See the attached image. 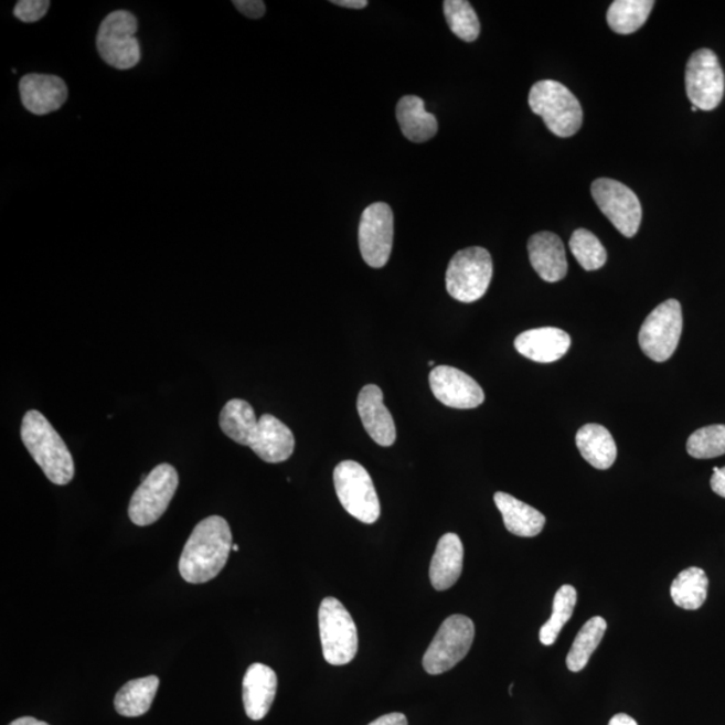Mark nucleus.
Returning <instances> with one entry per match:
<instances>
[{
	"label": "nucleus",
	"mask_w": 725,
	"mask_h": 725,
	"mask_svg": "<svg viewBox=\"0 0 725 725\" xmlns=\"http://www.w3.org/2000/svg\"><path fill=\"white\" fill-rule=\"evenodd\" d=\"M576 446L582 457L595 469L606 470L617 460V445L606 427L588 424L576 433Z\"/></svg>",
	"instance_id": "24"
},
{
	"label": "nucleus",
	"mask_w": 725,
	"mask_h": 725,
	"mask_svg": "<svg viewBox=\"0 0 725 725\" xmlns=\"http://www.w3.org/2000/svg\"><path fill=\"white\" fill-rule=\"evenodd\" d=\"M529 103L532 111L542 117L545 127L557 138H572L584 122L578 98L557 81H539L531 88Z\"/></svg>",
	"instance_id": "3"
},
{
	"label": "nucleus",
	"mask_w": 725,
	"mask_h": 725,
	"mask_svg": "<svg viewBox=\"0 0 725 725\" xmlns=\"http://www.w3.org/2000/svg\"><path fill=\"white\" fill-rule=\"evenodd\" d=\"M21 438L31 457L55 486H67L73 480L74 461L71 451L40 412L30 411L24 414Z\"/></svg>",
	"instance_id": "2"
},
{
	"label": "nucleus",
	"mask_w": 725,
	"mask_h": 725,
	"mask_svg": "<svg viewBox=\"0 0 725 725\" xmlns=\"http://www.w3.org/2000/svg\"><path fill=\"white\" fill-rule=\"evenodd\" d=\"M607 622L603 617H593L576 635L572 649L567 654L568 671L578 673L584 671L595 650L598 649L606 633Z\"/></svg>",
	"instance_id": "29"
},
{
	"label": "nucleus",
	"mask_w": 725,
	"mask_h": 725,
	"mask_svg": "<svg viewBox=\"0 0 725 725\" xmlns=\"http://www.w3.org/2000/svg\"><path fill=\"white\" fill-rule=\"evenodd\" d=\"M394 214L387 203L376 202L364 210L359 223V249L371 268L386 266L393 252Z\"/></svg>",
	"instance_id": "13"
},
{
	"label": "nucleus",
	"mask_w": 725,
	"mask_h": 725,
	"mask_svg": "<svg viewBox=\"0 0 725 725\" xmlns=\"http://www.w3.org/2000/svg\"><path fill=\"white\" fill-rule=\"evenodd\" d=\"M277 693V674L264 664H253L247 669L242 683L247 717L254 722L263 721L268 715Z\"/></svg>",
	"instance_id": "19"
},
{
	"label": "nucleus",
	"mask_w": 725,
	"mask_h": 725,
	"mask_svg": "<svg viewBox=\"0 0 725 725\" xmlns=\"http://www.w3.org/2000/svg\"><path fill=\"white\" fill-rule=\"evenodd\" d=\"M653 0H616L607 11V23L618 34H633L648 21Z\"/></svg>",
	"instance_id": "28"
},
{
	"label": "nucleus",
	"mask_w": 725,
	"mask_h": 725,
	"mask_svg": "<svg viewBox=\"0 0 725 725\" xmlns=\"http://www.w3.org/2000/svg\"><path fill=\"white\" fill-rule=\"evenodd\" d=\"M332 3L352 10H362L369 6L367 0H332Z\"/></svg>",
	"instance_id": "38"
},
{
	"label": "nucleus",
	"mask_w": 725,
	"mask_h": 725,
	"mask_svg": "<svg viewBox=\"0 0 725 725\" xmlns=\"http://www.w3.org/2000/svg\"><path fill=\"white\" fill-rule=\"evenodd\" d=\"M710 579L704 569L690 567L681 572L671 586L675 606L684 610H697L708 597Z\"/></svg>",
	"instance_id": "27"
},
{
	"label": "nucleus",
	"mask_w": 725,
	"mask_h": 725,
	"mask_svg": "<svg viewBox=\"0 0 725 725\" xmlns=\"http://www.w3.org/2000/svg\"><path fill=\"white\" fill-rule=\"evenodd\" d=\"M446 22L458 39L473 42L479 39L481 24L472 4L467 0H446L444 2Z\"/></svg>",
	"instance_id": "31"
},
{
	"label": "nucleus",
	"mask_w": 725,
	"mask_h": 725,
	"mask_svg": "<svg viewBox=\"0 0 725 725\" xmlns=\"http://www.w3.org/2000/svg\"><path fill=\"white\" fill-rule=\"evenodd\" d=\"M472 619L455 615L446 618L424 655V669L431 675L454 669L469 653L475 641Z\"/></svg>",
	"instance_id": "8"
},
{
	"label": "nucleus",
	"mask_w": 725,
	"mask_h": 725,
	"mask_svg": "<svg viewBox=\"0 0 725 725\" xmlns=\"http://www.w3.org/2000/svg\"><path fill=\"white\" fill-rule=\"evenodd\" d=\"M334 489L340 504L352 518L374 524L381 516V503L370 473L361 463L343 461L334 468Z\"/></svg>",
	"instance_id": "6"
},
{
	"label": "nucleus",
	"mask_w": 725,
	"mask_h": 725,
	"mask_svg": "<svg viewBox=\"0 0 725 725\" xmlns=\"http://www.w3.org/2000/svg\"><path fill=\"white\" fill-rule=\"evenodd\" d=\"M591 194L617 231L625 237H635L641 226L642 206L633 190L615 179L600 178L591 184Z\"/></svg>",
	"instance_id": "11"
},
{
	"label": "nucleus",
	"mask_w": 725,
	"mask_h": 725,
	"mask_svg": "<svg viewBox=\"0 0 725 725\" xmlns=\"http://www.w3.org/2000/svg\"><path fill=\"white\" fill-rule=\"evenodd\" d=\"M532 268L547 282H557L567 275L566 250L561 237L550 232L532 235L529 241Z\"/></svg>",
	"instance_id": "20"
},
{
	"label": "nucleus",
	"mask_w": 725,
	"mask_h": 725,
	"mask_svg": "<svg viewBox=\"0 0 725 725\" xmlns=\"http://www.w3.org/2000/svg\"><path fill=\"white\" fill-rule=\"evenodd\" d=\"M429 365H430V367H433V365H434V362H433V361H430V362H429Z\"/></svg>",
	"instance_id": "43"
},
{
	"label": "nucleus",
	"mask_w": 725,
	"mask_h": 725,
	"mask_svg": "<svg viewBox=\"0 0 725 725\" xmlns=\"http://www.w3.org/2000/svg\"><path fill=\"white\" fill-rule=\"evenodd\" d=\"M51 9L47 0H21L15 4L14 15L24 23H34L42 20Z\"/></svg>",
	"instance_id": "34"
},
{
	"label": "nucleus",
	"mask_w": 725,
	"mask_h": 725,
	"mask_svg": "<svg viewBox=\"0 0 725 725\" xmlns=\"http://www.w3.org/2000/svg\"><path fill=\"white\" fill-rule=\"evenodd\" d=\"M609 725H638V723L629 715L618 714L611 717Z\"/></svg>",
	"instance_id": "39"
},
{
	"label": "nucleus",
	"mask_w": 725,
	"mask_h": 725,
	"mask_svg": "<svg viewBox=\"0 0 725 725\" xmlns=\"http://www.w3.org/2000/svg\"><path fill=\"white\" fill-rule=\"evenodd\" d=\"M578 600V593L572 585H564L556 591L553 606V615H551L547 622L542 626L539 631V640L545 647H551L559 637L564 625L572 619Z\"/></svg>",
	"instance_id": "30"
},
{
	"label": "nucleus",
	"mask_w": 725,
	"mask_h": 725,
	"mask_svg": "<svg viewBox=\"0 0 725 725\" xmlns=\"http://www.w3.org/2000/svg\"><path fill=\"white\" fill-rule=\"evenodd\" d=\"M572 346V338L567 332L554 327L535 328L520 333L514 340V349L520 355L536 363H554L559 361Z\"/></svg>",
	"instance_id": "18"
},
{
	"label": "nucleus",
	"mask_w": 725,
	"mask_h": 725,
	"mask_svg": "<svg viewBox=\"0 0 725 725\" xmlns=\"http://www.w3.org/2000/svg\"><path fill=\"white\" fill-rule=\"evenodd\" d=\"M10 725H49L45 722L36 721L34 717H20L12 722Z\"/></svg>",
	"instance_id": "40"
},
{
	"label": "nucleus",
	"mask_w": 725,
	"mask_h": 725,
	"mask_svg": "<svg viewBox=\"0 0 725 725\" xmlns=\"http://www.w3.org/2000/svg\"><path fill=\"white\" fill-rule=\"evenodd\" d=\"M295 436L289 427L275 415L264 414L258 419L249 448L263 461L280 463L289 460L295 451Z\"/></svg>",
	"instance_id": "16"
},
{
	"label": "nucleus",
	"mask_w": 725,
	"mask_h": 725,
	"mask_svg": "<svg viewBox=\"0 0 725 725\" xmlns=\"http://www.w3.org/2000/svg\"><path fill=\"white\" fill-rule=\"evenodd\" d=\"M369 725H408V723L405 715L399 714V712H394V714H388L376 718V721L370 723Z\"/></svg>",
	"instance_id": "37"
},
{
	"label": "nucleus",
	"mask_w": 725,
	"mask_h": 725,
	"mask_svg": "<svg viewBox=\"0 0 725 725\" xmlns=\"http://www.w3.org/2000/svg\"><path fill=\"white\" fill-rule=\"evenodd\" d=\"M463 567V545L460 536L446 534L437 544L430 563V582L437 591L449 590L460 579Z\"/></svg>",
	"instance_id": "21"
},
{
	"label": "nucleus",
	"mask_w": 725,
	"mask_h": 725,
	"mask_svg": "<svg viewBox=\"0 0 725 725\" xmlns=\"http://www.w3.org/2000/svg\"><path fill=\"white\" fill-rule=\"evenodd\" d=\"M138 20L132 12L117 10L105 18L97 33V51L100 57L115 70L128 71L141 58L139 41L136 40Z\"/></svg>",
	"instance_id": "7"
},
{
	"label": "nucleus",
	"mask_w": 725,
	"mask_h": 725,
	"mask_svg": "<svg viewBox=\"0 0 725 725\" xmlns=\"http://www.w3.org/2000/svg\"><path fill=\"white\" fill-rule=\"evenodd\" d=\"M569 249H572L576 262L579 263L582 268L588 271L603 268L607 262V252L603 242L586 228H578L574 232L572 239H569Z\"/></svg>",
	"instance_id": "32"
},
{
	"label": "nucleus",
	"mask_w": 725,
	"mask_h": 725,
	"mask_svg": "<svg viewBox=\"0 0 725 725\" xmlns=\"http://www.w3.org/2000/svg\"><path fill=\"white\" fill-rule=\"evenodd\" d=\"M686 450L690 456L697 458V460H708V458L724 456L725 425L705 426L696 430L687 439Z\"/></svg>",
	"instance_id": "33"
},
{
	"label": "nucleus",
	"mask_w": 725,
	"mask_h": 725,
	"mask_svg": "<svg viewBox=\"0 0 725 725\" xmlns=\"http://www.w3.org/2000/svg\"><path fill=\"white\" fill-rule=\"evenodd\" d=\"M232 551L231 526L221 516H210L192 531L179 562V572L189 584H206L225 568Z\"/></svg>",
	"instance_id": "1"
},
{
	"label": "nucleus",
	"mask_w": 725,
	"mask_h": 725,
	"mask_svg": "<svg viewBox=\"0 0 725 725\" xmlns=\"http://www.w3.org/2000/svg\"><path fill=\"white\" fill-rule=\"evenodd\" d=\"M696 110L697 108L695 107V105H692V111H696Z\"/></svg>",
	"instance_id": "42"
},
{
	"label": "nucleus",
	"mask_w": 725,
	"mask_h": 725,
	"mask_svg": "<svg viewBox=\"0 0 725 725\" xmlns=\"http://www.w3.org/2000/svg\"><path fill=\"white\" fill-rule=\"evenodd\" d=\"M493 277L491 254L473 246L457 252L446 270V290L455 300L475 302L487 294Z\"/></svg>",
	"instance_id": "5"
},
{
	"label": "nucleus",
	"mask_w": 725,
	"mask_h": 725,
	"mask_svg": "<svg viewBox=\"0 0 725 725\" xmlns=\"http://www.w3.org/2000/svg\"><path fill=\"white\" fill-rule=\"evenodd\" d=\"M430 388L443 405L454 408H476L486 401V394L480 384L463 371L438 365L429 375Z\"/></svg>",
	"instance_id": "14"
},
{
	"label": "nucleus",
	"mask_w": 725,
	"mask_h": 725,
	"mask_svg": "<svg viewBox=\"0 0 725 725\" xmlns=\"http://www.w3.org/2000/svg\"><path fill=\"white\" fill-rule=\"evenodd\" d=\"M683 332V309L671 299L653 309L641 327L640 342L644 355L657 363L667 362L678 350Z\"/></svg>",
	"instance_id": "10"
},
{
	"label": "nucleus",
	"mask_w": 725,
	"mask_h": 725,
	"mask_svg": "<svg viewBox=\"0 0 725 725\" xmlns=\"http://www.w3.org/2000/svg\"><path fill=\"white\" fill-rule=\"evenodd\" d=\"M396 119L405 138L413 142H425L438 132V121L425 109L423 98L418 96L402 97L396 105Z\"/></svg>",
	"instance_id": "23"
},
{
	"label": "nucleus",
	"mask_w": 725,
	"mask_h": 725,
	"mask_svg": "<svg viewBox=\"0 0 725 725\" xmlns=\"http://www.w3.org/2000/svg\"><path fill=\"white\" fill-rule=\"evenodd\" d=\"M319 628L322 647L328 664L343 667L355 659L359 648L355 622L339 599L328 597L319 609Z\"/></svg>",
	"instance_id": "4"
},
{
	"label": "nucleus",
	"mask_w": 725,
	"mask_h": 725,
	"mask_svg": "<svg viewBox=\"0 0 725 725\" xmlns=\"http://www.w3.org/2000/svg\"><path fill=\"white\" fill-rule=\"evenodd\" d=\"M711 488L716 494L725 499V467L714 468V476L711 479Z\"/></svg>",
	"instance_id": "36"
},
{
	"label": "nucleus",
	"mask_w": 725,
	"mask_h": 725,
	"mask_svg": "<svg viewBox=\"0 0 725 725\" xmlns=\"http://www.w3.org/2000/svg\"><path fill=\"white\" fill-rule=\"evenodd\" d=\"M178 487L177 469L170 463L158 465L132 495L128 508L131 522L139 526L157 523L169 508Z\"/></svg>",
	"instance_id": "9"
},
{
	"label": "nucleus",
	"mask_w": 725,
	"mask_h": 725,
	"mask_svg": "<svg viewBox=\"0 0 725 725\" xmlns=\"http://www.w3.org/2000/svg\"><path fill=\"white\" fill-rule=\"evenodd\" d=\"M159 690L157 675L129 681L115 697V708L121 716L139 717L150 711Z\"/></svg>",
	"instance_id": "25"
},
{
	"label": "nucleus",
	"mask_w": 725,
	"mask_h": 725,
	"mask_svg": "<svg viewBox=\"0 0 725 725\" xmlns=\"http://www.w3.org/2000/svg\"><path fill=\"white\" fill-rule=\"evenodd\" d=\"M233 4L241 14L250 18V20H259L266 11L265 3L262 0H234Z\"/></svg>",
	"instance_id": "35"
},
{
	"label": "nucleus",
	"mask_w": 725,
	"mask_h": 725,
	"mask_svg": "<svg viewBox=\"0 0 725 725\" xmlns=\"http://www.w3.org/2000/svg\"><path fill=\"white\" fill-rule=\"evenodd\" d=\"M23 107L33 115H49L62 108L67 100L65 81L53 74L30 73L20 81Z\"/></svg>",
	"instance_id": "15"
},
{
	"label": "nucleus",
	"mask_w": 725,
	"mask_h": 725,
	"mask_svg": "<svg viewBox=\"0 0 725 725\" xmlns=\"http://www.w3.org/2000/svg\"><path fill=\"white\" fill-rule=\"evenodd\" d=\"M233 551L234 553H238L239 551L238 544H233Z\"/></svg>",
	"instance_id": "41"
},
{
	"label": "nucleus",
	"mask_w": 725,
	"mask_h": 725,
	"mask_svg": "<svg viewBox=\"0 0 725 725\" xmlns=\"http://www.w3.org/2000/svg\"><path fill=\"white\" fill-rule=\"evenodd\" d=\"M358 413L365 431L377 445L388 448L396 441L392 413L383 402V392L376 384H367L358 396Z\"/></svg>",
	"instance_id": "17"
},
{
	"label": "nucleus",
	"mask_w": 725,
	"mask_h": 725,
	"mask_svg": "<svg viewBox=\"0 0 725 725\" xmlns=\"http://www.w3.org/2000/svg\"><path fill=\"white\" fill-rule=\"evenodd\" d=\"M686 95L692 105L705 111L721 105L725 90V77L715 52L700 49L691 55L685 71Z\"/></svg>",
	"instance_id": "12"
},
{
	"label": "nucleus",
	"mask_w": 725,
	"mask_h": 725,
	"mask_svg": "<svg viewBox=\"0 0 725 725\" xmlns=\"http://www.w3.org/2000/svg\"><path fill=\"white\" fill-rule=\"evenodd\" d=\"M494 504L503 514L504 525L511 534L520 537H535L544 529L545 518L534 507L523 503L513 495L498 492Z\"/></svg>",
	"instance_id": "22"
},
{
	"label": "nucleus",
	"mask_w": 725,
	"mask_h": 725,
	"mask_svg": "<svg viewBox=\"0 0 725 725\" xmlns=\"http://www.w3.org/2000/svg\"><path fill=\"white\" fill-rule=\"evenodd\" d=\"M220 426L222 431L234 443L250 446L254 430L258 426V419L250 403L232 399L222 408Z\"/></svg>",
	"instance_id": "26"
}]
</instances>
